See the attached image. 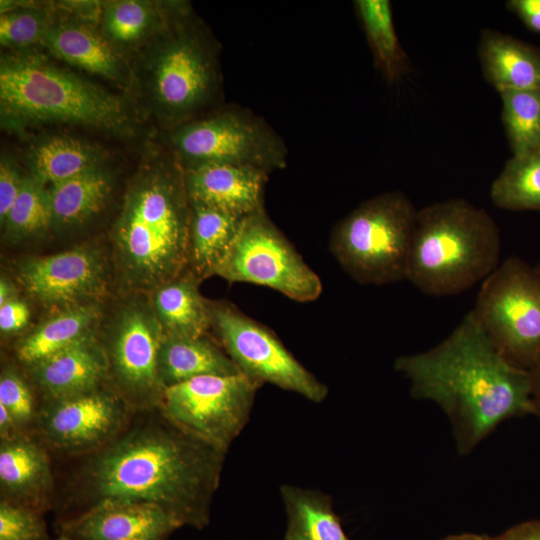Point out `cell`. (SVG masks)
Here are the masks:
<instances>
[{
  "label": "cell",
  "instance_id": "6da1fadb",
  "mask_svg": "<svg viewBox=\"0 0 540 540\" xmlns=\"http://www.w3.org/2000/svg\"><path fill=\"white\" fill-rule=\"evenodd\" d=\"M226 454L159 409L136 412L111 441L84 455L70 485L72 516L103 502H139L159 507L180 528L203 529Z\"/></svg>",
  "mask_w": 540,
  "mask_h": 540
},
{
  "label": "cell",
  "instance_id": "7a4b0ae2",
  "mask_svg": "<svg viewBox=\"0 0 540 540\" xmlns=\"http://www.w3.org/2000/svg\"><path fill=\"white\" fill-rule=\"evenodd\" d=\"M413 398L436 403L468 455L503 421L533 414L530 371L512 365L470 310L441 343L395 360Z\"/></svg>",
  "mask_w": 540,
  "mask_h": 540
},
{
  "label": "cell",
  "instance_id": "3957f363",
  "mask_svg": "<svg viewBox=\"0 0 540 540\" xmlns=\"http://www.w3.org/2000/svg\"><path fill=\"white\" fill-rule=\"evenodd\" d=\"M112 226L117 264L131 288L153 291L187 271L191 205L184 170L165 148L144 155Z\"/></svg>",
  "mask_w": 540,
  "mask_h": 540
},
{
  "label": "cell",
  "instance_id": "277c9868",
  "mask_svg": "<svg viewBox=\"0 0 540 540\" xmlns=\"http://www.w3.org/2000/svg\"><path fill=\"white\" fill-rule=\"evenodd\" d=\"M1 127L18 134L45 125H67L133 138L144 129L137 100L60 66L38 48L0 57Z\"/></svg>",
  "mask_w": 540,
  "mask_h": 540
},
{
  "label": "cell",
  "instance_id": "5b68a950",
  "mask_svg": "<svg viewBox=\"0 0 540 540\" xmlns=\"http://www.w3.org/2000/svg\"><path fill=\"white\" fill-rule=\"evenodd\" d=\"M218 54L191 5L173 1L165 24L132 63L135 99L165 132L210 112L221 89Z\"/></svg>",
  "mask_w": 540,
  "mask_h": 540
},
{
  "label": "cell",
  "instance_id": "8992f818",
  "mask_svg": "<svg viewBox=\"0 0 540 540\" xmlns=\"http://www.w3.org/2000/svg\"><path fill=\"white\" fill-rule=\"evenodd\" d=\"M500 233L482 208L461 198L417 212L406 279L431 296L456 295L499 265Z\"/></svg>",
  "mask_w": 540,
  "mask_h": 540
},
{
  "label": "cell",
  "instance_id": "52a82bcc",
  "mask_svg": "<svg viewBox=\"0 0 540 540\" xmlns=\"http://www.w3.org/2000/svg\"><path fill=\"white\" fill-rule=\"evenodd\" d=\"M417 212L401 191L374 196L334 227L330 250L358 283L385 285L406 279Z\"/></svg>",
  "mask_w": 540,
  "mask_h": 540
},
{
  "label": "cell",
  "instance_id": "ba28073f",
  "mask_svg": "<svg viewBox=\"0 0 540 540\" xmlns=\"http://www.w3.org/2000/svg\"><path fill=\"white\" fill-rule=\"evenodd\" d=\"M166 148L183 170L249 166L270 174L287 165L283 139L260 116L228 105L166 131Z\"/></svg>",
  "mask_w": 540,
  "mask_h": 540
},
{
  "label": "cell",
  "instance_id": "9c48e42d",
  "mask_svg": "<svg viewBox=\"0 0 540 540\" xmlns=\"http://www.w3.org/2000/svg\"><path fill=\"white\" fill-rule=\"evenodd\" d=\"M475 319L514 366L530 371L540 358V273L509 257L482 282Z\"/></svg>",
  "mask_w": 540,
  "mask_h": 540
},
{
  "label": "cell",
  "instance_id": "30bf717a",
  "mask_svg": "<svg viewBox=\"0 0 540 540\" xmlns=\"http://www.w3.org/2000/svg\"><path fill=\"white\" fill-rule=\"evenodd\" d=\"M213 275L229 282L266 286L297 302L314 301L322 292L319 276L271 221L265 208L243 219Z\"/></svg>",
  "mask_w": 540,
  "mask_h": 540
},
{
  "label": "cell",
  "instance_id": "8fae6325",
  "mask_svg": "<svg viewBox=\"0 0 540 540\" xmlns=\"http://www.w3.org/2000/svg\"><path fill=\"white\" fill-rule=\"evenodd\" d=\"M210 329L216 341L252 382L295 392L315 403L324 401L328 387L301 364L277 335L229 302L208 301Z\"/></svg>",
  "mask_w": 540,
  "mask_h": 540
},
{
  "label": "cell",
  "instance_id": "7c38bea8",
  "mask_svg": "<svg viewBox=\"0 0 540 540\" xmlns=\"http://www.w3.org/2000/svg\"><path fill=\"white\" fill-rule=\"evenodd\" d=\"M260 387L243 374L200 376L165 388L159 410L227 453L247 425Z\"/></svg>",
  "mask_w": 540,
  "mask_h": 540
},
{
  "label": "cell",
  "instance_id": "4fadbf2b",
  "mask_svg": "<svg viewBox=\"0 0 540 540\" xmlns=\"http://www.w3.org/2000/svg\"><path fill=\"white\" fill-rule=\"evenodd\" d=\"M164 334L150 305L132 302L118 313L103 345L114 391L131 410L159 409L165 388L158 371Z\"/></svg>",
  "mask_w": 540,
  "mask_h": 540
},
{
  "label": "cell",
  "instance_id": "5bb4252c",
  "mask_svg": "<svg viewBox=\"0 0 540 540\" xmlns=\"http://www.w3.org/2000/svg\"><path fill=\"white\" fill-rule=\"evenodd\" d=\"M133 414L114 390L101 386L45 400L38 408L34 429L48 450L64 455H87L117 436Z\"/></svg>",
  "mask_w": 540,
  "mask_h": 540
},
{
  "label": "cell",
  "instance_id": "9a60e30c",
  "mask_svg": "<svg viewBox=\"0 0 540 540\" xmlns=\"http://www.w3.org/2000/svg\"><path fill=\"white\" fill-rule=\"evenodd\" d=\"M17 277L33 300L58 311L92 304L106 293L104 260L90 246L26 258L17 266Z\"/></svg>",
  "mask_w": 540,
  "mask_h": 540
},
{
  "label": "cell",
  "instance_id": "2e32d148",
  "mask_svg": "<svg viewBox=\"0 0 540 540\" xmlns=\"http://www.w3.org/2000/svg\"><path fill=\"white\" fill-rule=\"evenodd\" d=\"M42 46L54 58L102 77L135 98L132 62L103 35L97 19L68 5L61 12L54 10Z\"/></svg>",
  "mask_w": 540,
  "mask_h": 540
},
{
  "label": "cell",
  "instance_id": "e0dca14e",
  "mask_svg": "<svg viewBox=\"0 0 540 540\" xmlns=\"http://www.w3.org/2000/svg\"><path fill=\"white\" fill-rule=\"evenodd\" d=\"M59 528L71 540H167L180 527L155 505L108 501L62 520Z\"/></svg>",
  "mask_w": 540,
  "mask_h": 540
},
{
  "label": "cell",
  "instance_id": "ac0fdd59",
  "mask_svg": "<svg viewBox=\"0 0 540 540\" xmlns=\"http://www.w3.org/2000/svg\"><path fill=\"white\" fill-rule=\"evenodd\" d=\"M48 449L31 433L0 439L1 500L44 512L53 489Z\"/></svg>",
  "mask_w": 540,
  "mask_h": 540
},
{
  "label": "cell",
  "instance_id": "d6986e66",
  "mask_svg": "<svg viewBox=\"0 0 540 540\" xmlns=\"http://www.w3.org/2000/svg\"><path fill=\"white\" fill-rule=\"evenodd\" d=\"M269 174L249 166L214 165L184 170L190 203L246 217L264 208Z\"/></svg>",
  "mask_w": 540,
  "mask_h": 540
},
{
  "label": "cell",
  "instance_id": "ffe728a7",
  "mask_svg": "<svg viewBox=\"0 0 540 540\" xmlns=\"http://www.w3.org/2000/svg\"><path fill=\"white\" fill-rule=\"evenodd\" d=\"M45 400L68 397L101 387L108 378L103 345L94 335L27 368Z\"/></svg>",
  "mask_w": 540,
  "mask_h": 540
},
{
  "label": "cell",
  "instance_id": "44dd1931",
  "mask_svg": "<svg viewBox=\"0 0 540 540\" xmlns=\"http://www.w3.org/2000/svg\"><path fill=\"white\" fill-rule=\"evenodd\" d=\"M479 60L486 80L500 93L540 89V50L491 29L481 32Z\"/></svg>",
  "mask_w": 540,
  "mask_h": 540
},
{
  "label": "cell",
  "instance_id": "7402d4cb",
  "mask_svg": "<svg viewBox=\"0 0 540 540\" xmlns=\"http://www.w3.org/2000/svg\"><path fill=\"white\" fill-rule=\"evenodd\" d=\"M28 174L49 187L88 170L106 165L107 152L99 145L69 135H46L25 153Z\"/></svg>",
  "mask_w": 540,
  "mask_h": 540
},
{
  "label": "cell",
  "instance_id": "603a6c76",
  "mask_svg": "<svg viewBox=\"0 0 540 540\" xmlns=\"http://www.w3.org/2000/svg\"><path fill=\"white\" fill-rule=\"evenodd\" d=\"M158 371L164 388L200 376L241 374L220 344L207 334L164 336L158 355Z\"/></svg>",
  "mask_w": 540,
  "mask_h": 540
},
{
  "label": "cell",
  "instance_id": "cb8c5ba5",
  "mask_svg": "<svg viewBox=\"0 0 540 540\" xmlns=\"http://www.w3.org/2000/svg\"><path fill=\"white\" fill-rule=\"evenodd\" d=\"M172 2L107 1L102 3L98 25L108 41L131 60L163 27Z\"/></svg>",
  "mask_w": 540,
  "mask_h": 540
},
{
  "label": "cell",
  "instance_id": "d4e9b609",
  "mask_svg": "<svg viewBox=\"0 0 540 540\" xmlns=\"http://www.w3.org/2000/svg\"><path fill=\"white\" fill-rule=\"evenodd\" d=\"M199 279L186 271L152 291L150 306L164 336L194 337L208 333V301L198 289Z\"/></svg>",
  "mask_w": 540,
  "mask_h": 540
},
{
  "label": "cell",
  "instance_id": "484cf974",
  "mask_svg": "<svg viewBox=\"0 0 540 540\" xmlns=\"http://www.w3.org/2000/svg\"><path fill=\"white\" fill-rule=\"evenodd\" d=\"M114 175L103 165L48 188L52 208V229L68 231L95 217L106 205Z\"/></svg>",
  "mask_w": 540,
  "mask_h": 540
},
{
  "label": "cell",
  "instance_id": "4316f807",
  "mask_svg": "<svg viewBox=\"0 0 540 540\" xmlns=\"http://www.w3.org/2000/svg\"><path fill=\"white\" fill-rule=\"evenodd\" d=\"M99 318L95 303L57 311L22 338L16 356L26 369L94 335Z\"/></svg>",
  "mask_w": 540,
  "mask_h": 540
},
{
  "label": "cell",
  "instance_id": "83f0119b",
  "mask_svg": "<svg viewBox=\"0 0 540 540\" xmlns=\"http://www.w3.org/2000/svg\"><path fill=\"white\" fill-rule=\"evenodd\" d=\"M190 205L187 271L201 280L213 276L245 217L203 204Z\"/></svg>",
  "mask_w": 540,
  "mask_h": 540
},
{
  "label": "cell",
  "instance_id": "f1b7e54d",
  "mask_svg": "<svg viewBox=\"0 0 540 540\" xmlns=\"http://www.w3.org/2000/svg\"><path fill=\"white\" fill-rule=\"evenodd\" d=\"M280 495L288 520L282 540H350L331 496L289 484L280 486Z\"/></svg>",
  "mask_w": 540,
  "mask_h": 540
},
{
  "label": "cell",
  "instance_id": "f546056e",
  "mask_svg": "<svg viewBox=\"0 0 540 540\" xmlns=\"http://www.w3.org/2000/svg\"><path fill=\"white\" fill-rule=\"evenodd\" d=\"M354 6L371 48L376 68L389 83L395 82L407 72L408 57L395 31L391 2L357 0Z\"/></svg>",
  "mask_w": 540,
  "mask_h": 540
},
{
  "label": "cell",
  "instance_id": "4dcf8cb0",
  "mask_svg": "<svg viewBox=\"0 0 540 540\" xmlns=\"http://www.w3.org/2000/svg\"><path fill=\"white\" fill-rule=\"evenodd\" d=\"M490 198L502 209L540 211V149L512 156L493 181Z\"/></svg>",
  "mask_w": 540,
  "mask_h": 540
},
{
  "label": "cell",
  "instance_id": "1f68e13d",
  "mask_svg": "<svg viewBox=\"0 0 540 540\" xmlns=\"http://www.w3.org/2000/svg\"><path fill=\"white\" fill-rule=\"evenodd\" d=\"M502 121L513 156L540 149V89L505 90Z\"/></svg>",
  "mask_w": 540,
  "mask_h": 540
},
{
  "label": "cell",
  "instance_id": "d6a6232c",
  "mask_svg": "<svg viewBox=\"0 0 540 540\" xmlns=\"http://www.w3.org/2000/svg\"><path fill=\"white\" fill-rule=\"evenodd\" d=\"M5 237L20 242L52 229V208L48 188L26 174L21 190L3 225Z\"/></svg>",
  "mask_w": 540,
  "mask_h": 540
},
{
  "label": "cell",
  "instance_id": "836d02e7",
  "mask_svg": "<svg viewBox=\"0 0 540 540\" xmlns=\"http://www.w3.org/2000/svg\"><path fill=\"white\" fill-rule=\"evenodd\" d=\"M0 44L6 51H26L42 46L54 10L40 4L1 1Z\"/></svg>",
  "mask_w": 540,
  "mask_h": 540
},
{
  "label": "cell",
  "instance_id": "e575fe53",
  "mask_svg": "<svg viewBox=\"0 0 540 540\" xmlns=\"http://www.w3.org/2000/svg\"><path fill=\"white\" fill-rule=\"evenodd\" d=\"M0 404L11 413L21 432L31 433V428L35 426L38 409L27 382L11 367L1 372Z\"/></svg>",
  "mask_w": 540,
  "mask_h": 540
},
{
  "label": "cell",
  "instance_id": "d590c367",
  "mask_svg": "<svg viewBox=\"0 0 540 540\" xmlns=\"http://www.w3.org/2000/svg\"><path fill=\"white\" fill-rule=\"evenodd\" d=\"M0 540H49L43 511L1 500Z\"/></svg>",
  "mask_w": 540,
  "mask_h": 540
},
{
  "label": "cell",
  "instance_id": "8d00e7d4",
  "mask_svg": "<svg viewBox=\"0 0 540 540\" xmlns=\"http://www.w3.org/2000/svg\"><path fill=\"white\" fill-rule=\"evenodd\" d=\"M26 174L20 166L7 154H2L0 160V222L3 225L13 203L15 202Z\"/></svg>",
  "mask_w": 540,
  "mask_h": 540
},
{
  "label": "cell",
  "instance_id": "74e56055",
  "mask_svg": "<svg viewBox=\"0 0 540 540\" xmlns=\"http://www.w3.org/2000/svg\"><path fill=\"white\" fill-rule=\"evenodd\" d=\"M30 318L27 304L13 297L0 305V330L2 334H12L25 328Z\"/></svg>",
  "mask_w": 540,
  "mask_h": 540
},
{
  "label": "cell",
  "instance_id": "f35d334b",
  "mask_svg": "<svg viewBox=\"0 0 540 540\" xmlns=\"http://www.w3.org/2000/svg\"><path fill=\"white\" fill-rule=\"evenodd\" d=\"M506 6L529 30L540 34V0H509Z\"/></svg>",
  "mask_w": 540,
  "mask_h": 540
},
{
  "label": "cell",
  "instance_id": "ab89813d",
  "mask_svg": "<svg viewBox=\"0 0 540 540\" xmlns=\"http://www.w3.org/2000/svg\"><path fill=\"white\" fill-rule=\"evenodd\" d=\"M491 540H540V520L527 521L511 527Z\"/></svg>",
  "mask_w": 540,
  "mask_h": 540
},
{
  "label": "cell",
  "instance_id": "60d3db41",
  "mask_svg": "<svg viewBox=\"0 0 540 540\" xmlns=\"http://www.w3.org/2000/svg\"><path fill=\"white\" fill-rule=\"evenodd\" d=\"M20 432L11 413L0 404V439L15 436Z\"/></svg>",
  "mask_w": 540,
  "mask_h": 540
},
{
  "label": "cell",
  "instance_id": "b9f144b4",
  "mask_svg": "<svg viewBox=\"0 0 540 540\" xmlns=\"http://www.w3.org/2000/svg\"><path fill=\"white\" fill-rule=\"evenodd\" d=\"M532 381L533 414L540 420V358L530 370Z\"/></svg>",
  "mask_w": 540,
  "mask_h": 540
},
{
  "label": "cell",
  "instance_id": "7bdbcfd3",
  "mask_svg": "<svg viewBox=\"0 0 540 540\" xmlns=\"http://www.w3.org/2000/svg\"><path fill=\"white\" fill-rule=\"evenodd\" d=\"M16 297L11 283L4 277L0 281V305L4 304L11 298Z\"/></svg>",
  "mask_w": 540,
  "mask_h": 540
},
{
  "label": "cell",
  "instance_id": "ee69618b",
  "mask_svg": "<svg viewBox=\"0 0 540 540\" xmlns=\"http://www.w3.org/2000/svg\"><path fill=\"white\" fill-rule=\"evenodd\" d=\"M442 540H491V537L487 535L464 533L459 535H451Z\"/></svg>",
  "mask_w": 540,
  "mask_h": 540
},
{
  "label": "cell",
  "instance_id": "f6af8a7d",
  "mask_svg": "<svg viewBox=\"0 0 540 540\" xmlns=\"http://www.w3.org/2000/svg\"><path fill=\"white\" fill-rule=\"evenodd\" d=\"M55 540H71V539H69L68 537H66V536H64L62 534H59V536Z\"/></svg>",
  "mask_w": 540,
  "mask_h": 540
},
{
  "label": "cell",
  "instance_id": "bcb514c9",
  "mask_svg": "<svg viewBox=\"0 0 540 540\" xmlns=\"http://www.w3.org/2000/svg\"><path fill=\"white\" fill-rule=\"evenodd\" d=\"M537 271L540 273V262L535 266Z\"/></svg>",
  "mask_w": 540,
  "mask_h": 540
}]
</instances>
